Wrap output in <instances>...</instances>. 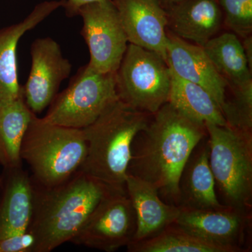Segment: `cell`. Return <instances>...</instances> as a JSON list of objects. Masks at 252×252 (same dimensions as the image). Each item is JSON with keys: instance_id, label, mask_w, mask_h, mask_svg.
I'll list each match as a JSON object with an SVG mask.
<instances>
[{"instance_id": "cell-1", "label": "cell", "mask_w": 252, "mask_h": 252, "mask_svg": "<svg viewBox=\"0 0 252 252\" xmlns=\"http://www.w3.org/2000/svg\"><path fill=\"white\" fill-rule=\"evenodd\" d=\"M134 139L127 175L157 189L166 203L180 206V182L184 169L207 134L170 102L163 104Z\"/></svg>"}, {"instance_id": "cell-2", "label": "cell", "mask_w": 252, "mask_h": 252, "mask_svg": "<svg viewBox=\"0 0 252 252\" xmlns=\"http://www.w3.org/2000/svg\"><path fill=\"white\" fill-rule=\"evenodd\" d=\"M32 182L34 203L28 230L35 239L34 252H51L70 242L99 201L114 190L81 170L54 187Z\"/></svg>"}, {"instance_id": "cell-3", "label": "cell", "mask_w": 252, "mask_h": 252, "mask_svg": "<svg viewBox=\"0 0 252 252\" xmlns=\"http://www.w3.org/2000/svg\"><path fill=\"white\" fill-rule=\"evenodd\" d=\"M149 115L119 99L111 104L83 129L87 154L81 171L109 188L126 190L132 142L147 127Z\"/></svg>"}, {"instance_id": "cell-4", "label": "cell", "mask_w": 252, "mask_h": 252, "mask_svg": "<svg viewBox=\"0 0 252 252\" xmlns=\"http://www.w3.org/2000/svg\"><path fill=\"white\" fill-rule=\"evenodd\" d=\"M87 154L83 129L57 125L34 114L23 138L21 157L38 185L54 187L80 170Z\"/></svg>"}, {"instance_id": "cell-5", "label": "cell", "mask_w": 252, "mask_h": 252, "mask_svg": "<svg viewBox=\"0 0 252 252\" xmlns=\"http://www.w3.org/2000/svg\"><path fill=\"white\" fill-rule=\"evenodd\" d=\"M209 162L225 206L249 213L252 197V132L205 124Z\"/></svg>"}, {"instance_id": "cell-6", "label": "cell", "mask_w": 252, "mask_h": 252, "mask_svg": "<svg viewBox=\"0 0 252 252\" xmlns=\"http://www.w3.org/2000/svg\"><path fill=\"white\" fill-rule=\"evenodd\" d=\"M118 99L116 73L98 72L87 64L55 97L43 118L57 125L84 129Z\"/></svg>"}, {"instance_id": "cell-7", "label": "cell", "mask_w": 252, "mask_h": 252, "mask_svg": "<svg viewBox=\"0 0 252 252\" xmlns=\"http://www.w3.org/2000/svg\"><path fill=\"white\" fill-rule=\"evenodd\" d=\"M119 99L154 114L168 102L171 72L160 55L129 44L116 72Z\"/></svg>"}, {"instance_id": "cell-8", "label": "cell", "mask_w": 252, "mask_h": 252, "mask_svg": "<svg viewBox=\"0 0 252 252\" xmlns=\"http://www.w3.org/2000/svg\"><path fill=\"white\" fill-rule=\"evenodd\" d=\"M136 217L126 190H112L97 204L70 243L112 252L133 240Z\"/></svg>"}, {"instance_id": "cell-9", "label": "cell", "mask_w": 252, "mask_h": 252, "mask_svg": "<svg viewBox=\"0 0 252 252\" xmlns=\"http://www.w3.org/2000/svg\"><path fill=\"white\" fill-rule=\"evenodd\" d=\"M83 19L81 35L90 53L91 67L116 73L127 49V36L112 0L91 3L79 9Z\"/></svg>"}, {"instance_id": "cell-10", "label": "cell", "mask_w": 252, "mask_h": 252, "mask_svg": "<svg viewBox=\"0 0 252 252\" xmlns=\"http://www.w3.org/2000/svg\"><path fill=\"white\" fill-rule=\"evenodd\" d=\"M32 65L26 84L21 86L25 102L34 114L49 107L63 81L70 75L72 64L63 56L59 43L39 38L31 44Z\"/></svg>"}, {"instance_id": "cell-11", "label": "cell", "mask_w": 252, "mask_h": 252, "mask_svg": "<svg viewBox=\"0 0 252 252\" xmlns=\"http://www.w3.org/2000/svg\"><path fill=\"white\" fill-rule=\"evenodd\" d=\"M175 225L207 243L228 252H243L242 242L250 224L249 213L227 206L195 209L180 207Z\"/></svg>"}, {"instance_id": "cell-12", "label": "cell", "mask_w": 252, "mask_h": 252, "mask_svg": "<svg viewBox=\"0 0 252 252\" xmlns=\"http://www.w3.org/2000/svg\"><path fill=\"white\" fill-rule=\"evenodd\" d=\"M129 44L154 51L166 61L167 13L158 0H112Z\"/></svg>"}, {"instance_id": "cell-13", "label": "cell", "mask_w": 252, "mask_h": 252, "mask_svg": "<svg viewBox=\"0 0 252 252\" xmlns=\"http://www.w3.org/2000/svg\"><path fill=\"white\" fill-rule=\"evenodd\" d=\"M166 62L171 72L208 91L223 110L227 81L217 70L203 47L167 34Z\"/></svg>"}, {"instance_id": "cell-14", "label": "cell", "mask_w": 252, "mask_h": 252, "mask_svg": "<svg viewBox=\"0 0 252 252\" xmlns=\"http://www.w3.org/2000/svg\"><path fill=\"white\" fill-rule=\"evenodd\" d=\"M34 203L31 175L22 166L0 174V239L28 231Z\"/></svg>"}, {"instance_id": "cell-15", "label": "cell", "mask_w": 252, "mask_h": 252, "mask_svg": "<svg viewBox=\"0 0 252 252\" xmlns=\"http://www.w3.org/2000/svg\"><path fill=\"white\" fill-rule=\"evenodd\" d=\"M65 0L39 3L21 22L0 30V105L17 99L22 89L18 83L16 51L20 39L27 32L42 22Z\"/></svg>"}, {"instance_id": "cell-16", "label": "cell", "mask_w": 252, "mask_h": 252, "mask_svg": "<svg viewBox=\"0 0 252 252\" xmlns=\"http://www.w3.org/2000/svg\"><path fill=\"white\" fill-rule=\"evenodd\" d=\"M126 190L136 217L137 228L132 242L153 236L175 223L180 215V206L164 201L153 186L138 177L127 175Z\"/></svg>"}, {"instance_id": "cell-17", "label": "cell", "mask_w": 252, "mask_h": 252, "mask_svg": "<svg viewBox=\"0 0 252 252\" xmlns=\"http://www.w3.org/2000/svg\"><path fill=\"white\" fill-rule=\"evenodd\" d=\"M165 9L174 34L200 46L215 36L223 21L218 0H183Z\"/></svg>"}, {"instance_id": "cell-18", "label": "cell", "mask_w": 252, "mask_h": 252, "mask_svg": "<svg viewBox=\"0 0 252 252\" xmlns=\"http://www.w3.org/2000/svg\"><path fill=\"white\" fill-rule=\"evenodd\" d=\"M192 153L184 169L180 182V207L189 208H221L215 178L209 162L207 141ZM194 152V151H193Z\"/></svg>"}, {"instance_id": "cell-19", "label": "cell", "mask_w": 252, "mask_h": 252, "mask_svg": "<svg viewBox=\"0 0 252 252\" xmlns=\"http://www.w3.org/2000/svg\"><path fill=\"white\" fill-rule=\"evenodd\" d=\"M204 51L220 75L232 88L252 86L251 69L243 44L233 33L215 36L203 46Z\"/></svg>"}, {"instance_id": "cell-20", "label": "cell", "mask_w": 252, "mask_h": 252, "mask_svg": "<svg viewBox=\"0 0 252 252\" xmlns=\"http://www.w3.org/2000/svg\"><path fill=\"white\" fill-rule=\"evenodd\" d=\"M168 102L186 117L202 125L206 123L227 125L220 106L208 91L172 72Z\"/></svg>"}, {"instance_id": "cell-21", "label": "cell", "mask_w": 252, "mask_h": 252, "mask_svg": "<svg viewBox=\"0 0 252 252\" xmlns=\"http://www.w3.org/2000/svg\"><path fill=\"white\" fill-rule=\"evenodd\" d=\"M34 114L22 94L17 99L0 105V165L3 168L22 166L21 146Z\"/></svg>"}, {"instance_id": "cell-22", "label": "cell", "mask_w": 252, "mask_h": 252, "mask_svg": "<svg viewBox=\"0 0 252 252\" xmlns=\"http://www.w3.org/2000/svg\"><path fill=\"white\" fill-rule=\"evenodd\" d=\"M127 249L130 252H228L187 233L175 223L150 238L131 242Z\"/></svg>"}, {"instance_id": "cell-23", "label": "cell", "mask_w": 252, "mask_h": 252, "mask_svg": "<svg viewBox=\"0 0 252 252\" xmlns=\"http://www.w3.org/2000/svg\"><path fill=\"white\" fill-rule=\"evenodd\" d=\"M218 1L227 26L240 35H249L252 30V0Z\"/></svg>"}, {"instance_id": "cell-24", "label": "cell", "mask_w": 252, "mask_h": 252, "mask_svg": "<svg viewBox=\"0 0 252 252\" xmlns=\"http://www.w3.org/2000/svg\"><path fill=\"white\" fill-rule=\"evenodd\" d=\"M100 1H103V0H65V4L63 7L65 9L66 15L68 17L71 18L78 16L79 9L82 6Z\"/></svg>"}, {"instance_id": "cell-25", "label": "cell", "mask_w": 252, "mask_h": 252, "mask_svg": "<svg viewBox=\"0 0 252 252\" xmlns=\"http://www.w3.org/2000/svg\"><path fill=\"white\" fill-rule=\"evenodd\" d=\"M243 44V43H242ZM244 51L246 55L247 59H248L249 66L252 69V36H247L243 44Z\"/></svg>"}, {"instance_id": "cell-26", "label": "cell", "mask_w": 252, "mask_h": 252, "mask_svg": "<svg viewBox=\"0 0 252 252\" xmlns=\"http://www.w3.org/2000/svg\"><path fill=\"white\" fill-rule=\"evenodd\" d=\"M183 1V0H158L160 4L163 6L165 9L166 8L170 7V6H173L177 3L180 2V1Z\"/></svg>"}]
</instances>
